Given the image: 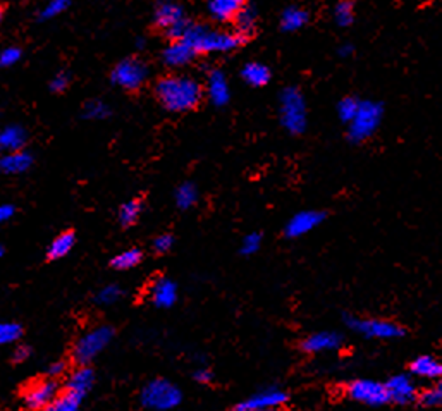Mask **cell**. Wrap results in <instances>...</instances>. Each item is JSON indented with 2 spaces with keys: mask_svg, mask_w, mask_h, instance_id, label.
Listing matches in <instances>:
<instances>
[{
  "mask_svg": "<svg viewBox=\"0 0 442 411\" xmlns=\"http://www.w3.org/2000/svg\"><path fill=\"white\" fill-rule=\"evenodd\" d=\"M112 338H114V330L107 325H100L97 329L90 330L74 346V360L79 365L90 363L112 341Z\"/></svg>",
  "mask_w": 442,
  "mask_h": 411,
  "instance_id": "cell-8",
  "label": "cell"
},
{
  "mask_svg": "<svg viewBox=\"0 0 442 411\" xmlns=\"http://www.w3.org/2000/svg\"><path fill=\"white\" fill-rule=\"evenodd\" d=\"M24 141H26V134L19 126H11L0 133V150L2 152H18L23 148Z\"/></svg>",
  "mask_w": 442,
  "mask_h": 411,
  "instance_id": "cell-23",
  "label": "cell"
},
{
  "mask_svg": "<svg viewBox=\"0 0 442 411\" xmlns=\"http://www.w3.org/2000/svg\"><path fill=\"white\" fill-rule=\"evenodd\" d=\"M195 380L200 384H210L212 380H214V375H212V372L208 370V368H198V370L195 372Z\"/></svg>",
  "mask_w": 442,
  "mask_h": 411,
  "instance_id": "cell-42",
  "label": "cell"
},
{
  "mask_svg": "<svg viewBox=\"0 0 442 411\" xmlns=\"http://www.w3.org/2000/svg\"><path fill=\"white\" fill-rule=\"evenodd\" d=\"M57 396V384L53 380L33 382L24 392V401L31 410H43Z\"/></svg>",
  "mask_w": 442,
  "mask_h": 411,
  "instance_id": "cell-14",
  "label": "cell"
},
{
  "mask_svg": "<svg viewBox=\"0 0 442 411\" xmlns=\"http://www.w3.org/2000/svg\"><path fill=\"white\" fill-rule=\"evenodd\" d=\"M243 79L252 86H265L270 81V69L260 62H250L243 67Z\"/></svg>",
  "mask_w": 442,
  "mask_h": 411,
  "instance_id": "cell-24",
  "label": "cell"
},
{
  "mask_svg": "<svg viewBox=\"0 0 442 411\" xmlns=\"http://www.w3.org/2000/svg\"><path fill=\"white\" fill-rule=\"evenodd\" d=\"M141 213V201L140 200H131L128 203H124L119 210V220L123 225H131L135 224Z\"/></svg>",
  "mask_w": 442,
  "mask_h": 411,
  "instance_id": "cell-33",
  "label": "cell"
},
{
  "mask_svg": "<svg viewBox=\"0 0 442 411\" xmlns=\"http://www.w3.org/2000/svg\"><path fill=\"white\" fill-rule=\"evenodd\" d=\"M74 241H76V239H74L73 233H62L61 236H57L56 239H53L52 245L48 246V251H47L48 258L57 260V258L66 257V255L73 250Z\"/></svg>",
  "mask_w": 442,
  "mask_h": 411,
  "instance_id": "cell-27",
  "label": "cell"
},
{
  "mask_svg": "<svg viewBox=\"0 0 442 411\" xmlns=\"http://www.w3.org/2000/svg\"><path fill=\"white\" fill-rule=\"evenodd\" d=\"M185 11L176 2L170 0H162L155 9V26L168 35L173 28H176L179 23L185 21Z\"/></svg>",
  "mask_w": 442,
  "mask_h": 411,
  "instance_id": "cell-15",
  "label": "cell"
},
{
  "mask_svg": "<svg viewBox=\"0 0 442 411\" xmlns=\"http://www.w3.org/2000/svg\"><path fill=\"white\" fill-rule=\"evenodd\" d=\"M344 324L354 334L364 335L366 339H377V341H394L406 334L403 325L394 320H384V318H364L358 315H344Z\"/></svg>",
  "mask_w": 442,
  "mask_h": 411,
  "instance_id": "cell-3",
  "label": "cell"
},
{
  "mask_svg": "<svg viewBox=\"0 0 442 411\" xmlns=\"http://www.w3.org/2000/svg\"><path fill=\"white\" fill-rule=\"evenodd\" d=\"M382 121V106L381 103L370 102H360L356 116L348 126V136L351 141H365L377 131L379 124Z\"/></svg>",
  "mask_w": 442,
  "mask_h": 411,
  "instance_id": "cell-6",
  "label": "cell"
},
{
  "mask_svg": "<svg viewBox=\"0 0 442 411\" xmlns=\"http://www.w3.org/2000/svg\"><path fill=\"white\" fill-rule=\"evenodd\" d=\"M68 6H69V0H50V2L47 4V7H45L43 12H41V18L47 19V18H52V16L61 14L62 11H66V7Z\"/></svg>",
  "mask_w": 442,
  "mask_h": 411,
  "instance_id": "cell-38",
  "label": "cell"
},
{
  "mask_svg": "<svg viewBox=\"0 0 442 411\" xmlns=\"http://www.w3.org/2000/svg\"><path fill=\"white\" fill-rule=\"evenodd\" d=\"M173 243H174L173 236H169V234H162V236H158L155 241H153V248H155L157 253H165V251H169L170 248H173Z\"/></svg>",
  "mask_w": 442,
  "mask_h": 411,
  "instance_id": "cell-40",
  "label": "cell"
},
{
  "mask_svg": "<svg viewBox=\"0 0 442 411\" xmlns=\"http://www.w3.org/2000/svg\"><path fill=\"white\" fill-rule=\"evenodd\" d=\"M147 74V66L140 59H126V61L119 62L112 71V79L124 90L136 91L143 86Z\"/></svg>",
  "mask_w": 442,
  "mask_h": 411,
  "instance_id": "cell-9",
  "label": "cell"
},
{
  "mask_svg": "<svg viewBox=\"0 0 442 411\" xmlns=\"http://www.w3.org/2000/svg\"><path fill=\"white\" fill-rule=\"evenodd\" d=\"M308 21V12L299 9V7H289L282 12L281 18V28L284 31H296V29L303 28Z\"/></svg>",
  "mask_w": 442,
  "mask_h": 411,
  "instance_id": "cell-25",
  "label": "cell"
},
{
  "mask_svg": "<svg viewBox=\"0 0 442 411\" xmlns=\"http://www.w3.org/2000/svg\"><path fill=\"white\" fill-rule=\"evenodd\" d=\"M68 85H69V76L66 73H61L52 79L50 88H52L53 91H57V93H61V91H64L66 88H68Z\"/></svg>",
  "mask_w": 442,
  "mask_h": 411,
  "instance_id": "cell-41",
  "label": "cell"
},
{
  "mask_svg": "<svg viewBox=\"0 0 442 411\" xmlns=\"http://www.w3.org/2000/svg\"><path fill=\"white\" fill-rule=\"evenodd\" d=\"M339 52H341V56H344V57H346V56H349V54L353 52V47H349V45H344V47L341 49Z\"/></svg>",
  "mask_w": 442,
  "mask_h": 411,
  "instance_id": "cell-47",
  "label": "cell"
},
{
  "mask_svg": "<svg viewBox=\"0 0 442 411\" xmlns=\"http://www.w3.org/2000/svg\"><path fill=\"white\" fill-rule=\"evenodd\" d=\"M181 400V389L165 379L152 380L141 391V402H143L145 408L155 411H168L176 408Z\"/></svg>",
  "mask_w": 442,
  "mask_h": 411,
  "instance_id": "cell-4",
  "label": "cell"
},
{
  "mask_svg": "<svg viewBox=\"0 0 442 411\" xmlns=\"http://www.w3.org/2000/svg\"><path fill=\"white\" fill-rule=\"evenodd\" d=\"M410 373L413 377L425 380L442 379V360L433 355H420L411 360Z\"/></svg>",
  "mask_w": 442,
  "mask_h": 411,
  "instance_id": "cell-16",
  "label": "cell"
},
{
  "mask_svg": "<svg viewBox=\"0 0 442 411\" xmlns=\"http://www.w3.org/2000/svg\"><path fill=\"white\" fill-rule=\"evenodd\" d=\"M262 246V236L258 233L248 234L241 243V253L243 255H255Z\"/></svg>",
  "mask_w": 442,
  "mask_h": 411,
  "instance_id": "cell-36",
  "label": "cell"
},
{
  "mask_svg": "<svg viewBox=\"0 0 442 411\" xmlns=\"http://www.w3.org/2000/svg\"><path fill=\"white\" fill-rule=\"evenodd\" d=\"M358 107H360V100L353 98V96H346L339 102L337 106V114H339V119L344 121V123H351L353 117L356 116Z\"/></svg>",
  "mask_w": 442,
  "mask_h": 411,
  "instance_id": "cell-35",
  "label": "cell"
},
{
  "mask_svg": "<svg viewBox=\"0 0 442 411\" xmlns=\"http://www.w3.org/2000/svg\"><path fill=\"white\" fill-rule=\"evenodd\" d=\"M23 334V329H21L19 324H14V322H0V346L11 345V342H16Z\"/></svg>",
  "mask_w": 442,
  "mask_h": 411,
  "instance_id": "cell-34",
  "label": "cell"
},
{
  "mask_svg": "<svg viewBox=\"0 0 442 411\" xmlns=\"http://www.w3.org/2000/svg\"><path fill=\"white\" fill-rule=\"evenodd\" d=\"M236 26H237V33L241 36L250 35L257 26V11L253 7H245L240 11V14L236 16Z\"/></svg>",
  "mask_w": 442,
  "mask_h": 411,
  "instance_id": "cell-29",
  "label": "cell"
},
{
  "mask_svg": "<svg viewBox=\"0 0 442 411\" xmlns=\"http://www.w3.org/2000/svg\"><path fill=\"white\" fill-rule=\"evenodd\" d=\"M2 253H4V250H2V246H0V257H2Z\"/></svg>",
  "mask_w": 442,
  "mask_h": 411,
  "instance_id": "cell-49",
  "label": "cell"
},
{
  "mask_svg": "<svg viewBox=\"0 0 442 411\" xmlns=\"http://www.w3.org/2000/svg\"><path fill=\"white\" fill-rule=\"evenodd\" d=\"M325 219V213L319 210H302L298 212L296 215H293L289 219V222L286 224V236L294 239V238H302L305 234L312 233V230L319 228Z\"/></svg>",
  "mask_w": 442,
  "mask_h": 411,
  "instance_id": "cell-12",
  "label": "cell"
},
{
  "mask_svg": "<svg viewBox=\"0 0 442 411\" xmlns=\"http://www.w3.org/2000/svg\"><path fill=\"white\" fill-rule=\"evenodd\" d=\"M243 9V0H210L208 12L217 21H232Z\"/></svg>",
  "mask_w": 442,
  "mask_h": 411,
  "instance_id": "cell-20",
  "label": "cell"
},
{
  "mask_svg": "<svg viewBox=\"0 0 442 411\" xmlns=\"http://www.w3.org/2000/svg\"><path fill=\"white\" fill-rule=\"evenodd\" d=\"M281 123L291 134H302L307 129V103L296 88L289 86L281 93Z\"/></svg>",
  "mask_w": 442,
  "mask_h": 411,
  "instance_id": "cell-5",
  "label": "cell"
},
{
  "mask_svg": "<svg viewBox=\"0 0 442 411\" xmlns=\"http://www.w3.org/2000/svg\"><path fill=\"white\" fill-rule=\"evenodd\" d=\"M158 102L170 112H186L195 108L202 100V86L193 78L165 76L155 86Z\"/></svg>",
  "mask_w": 442,
  "mask_h": 411,
  "instance_id": "cell-1",
  "label": "cell"
},
{
  "mask_svg": "<svg viewBox=\"0 0 442 411\" xmlns=\"http://www.w3.org/2000/svg\"><path fill=\"white\" fill-rule=\"evenodd\" d=\"M289 401V394L284 391L282 387H265L262 391H258L250 396L248 400L241 405L248 406V408H257V410H281L286 402Z\"/></svg>",
  "mask_w": 442,
  "mask_h": 411,
  "instance_id": "cell-13",
  "label": "cell"
},
{
  "mask_svg": "<svg viewBox=\"0 0 442 411\" xmlns=\"http://www.w3.org/2000/svg\"><path fill=\"white\" fill-rule=\"evenodd\" d=\"M14 215V207L12 205H0V224L9 220Z\"/></svg>",
  "mask_w": 442,
  "mask_h": 411,
  "instance_id": "cell-43",
  "label": "cell"
},
{
  "mask_svg": "<svg viewBox=\"0 0 442 411\" xmlns=\"http://www.w3.org/2000/svg\"><path fill=\"white\" fill-rule=\"evenodd\" d=\"M197 56L198 54L195 52V49L191 47L190 44H186L185 40H174L173 44L165 49L164 61L168 62L169 66L179 67V66L187 64V62H191Z\"/></svg>",
  "mask_w": 442,
  "mask_h": 411,
  "instance_id": "cell-18",
  "label": "cell"
},
{
  "mask_svg": "<svg viewBox=\"0 0 442 411\" xmlns=\"http://www.w3.org/2000/svg\"><path fill=\"white\" fill-rule=\"evenodd\" d=\"M33 163V157L28 152H9L0 157V174H21L28 171Z\"/></svg>",
  "mask_w": 442,
  "mask_h": 411,
  "instance_id": "cell-19",
  "label": "cell"
},
{
  "mask_svg": "<svg viewBox=\"0 0 442 411\" xmlns=\"http://www.w3.org/2000/svg\"><path fill=\"white\" fill-rule=\"evenodd\" d=\"M2 18H4V9L0 7V23H2Z\"/></svg>",
  "mask_w": 442,
  "mask_h": 411,
  "instance_id": "cell-48",
  "label": "cell"
},
{
  "mask_svg": "<svg viewBox=\"0 0 442 411\" xmlns=\"http://www.w3.org/2000/svg\"><path fill=\"white\" fill-rule=\"evenodd\" d=\"M141 262V251L133 248V250H126L123 253H119L118 257L112 260V265L119 270H128V268L136 267L138 263Z\"/></svg>",
  "mask_w": 442,
  "mask_h": 411,
  "instance_id": "cell-31",
  "label": "cell"
},
{
  "mask_svg": "<svg viewBox=\"0 0 442 411\" xmlns=\"http://www.w3.org/2000/svg\"><path fill=\"white\" fill-rule=\"evenodd\" d=\"M81 400H83L81 396L68 391L61 394V396H56V400L45 406L41 411H78Z\"/></svg>",
  "mask_w": 442,
  "mask_h": 411,
  "instance_id": "cell-28",
  "label": "cell"
},
{
  "mask_svg": "<svg viewBox=\"0 0 442 411\" xmlns=\"http://www.w3.org/2000/svg\"><path fill=\"white\" fill-rule=\"evenodd\" d=\"M334 18H336V23L343 28L353 24L354 7H353L351 0H341V2H337V6L334 9Z\"/></svg>",
  "mask_w": 442,
  "mask_h": 411,
  "instance_id": "cell-32",
  "label": "cell"
},
{
  "mask_svg": "<svg viewBox=\"0 0 442 411\" xmlns=\"http://www.w3.org/2000/svg\"><path fill=\"white\" fill-rule=\"evenodd\" d=\"M120 298V289L118 286H106L103 289H100L97 295V301L102 305H112L115 303Z\"/></svg>",
  "mask_w": 442,
  "mask_h": 411,
  "instance_id": "cell-37",
  "label": "cell"
},
{
  "mask_svg": "<svg viewBox=\"0 0 442 411\" xmlns=\"http://www.w3.org/2000/svg\"><path fill=\"white\" fill-rule=\"evenodd\" d=\"M208 96L215 106H226L229 100L227 79L220 71H214L208 76Z\"/></svg>",
  "mask_w": 442,
  "mask_h": 411,
  "instance_id": "cell-21",
  "label": "cell"
},
{
  "mask_svg": "<svg viewBox=\"0 0 442 411\" xmlns=\"http://www.w3.org/2000/svg\"><path fill=\"white\" fill-rule=\"evenodd\" d=\"M183 40L190 44L197 54H210L231 52V50L240 47L245 39L240 33L210 31L207 26H198V24L191 23Z\"/></svg>",
  "mask_w": 442,
  "mask_h": 411,
  "instance_id": "cell-2",
  "label": "cell"
},
{
  "mask_svg": "<svg viewBox=\"0 0 442 411\" xmlns=\"http://www.w3.org/2000/svg\"><path fill=\"white\" fill-rule=\"evenodd\" d=\"M343 334L336 333V330H319V333L308 334L307 338L299 342V350L307 355H320L339 350V347L343 346Z\"/></svg>",
  "mask_w": 442,
  "mask_h": 411,
  "instance_id": "cell-11",
  "label": "cell"
},
{
  "mask_svg": "<svg viewBox=\"0 0 442 411\" xmlns=\"http://www.w3.org/2000/svg\"><path fill=\"white\" fill-rule=\"evenodd\" d=\"M346 396L365 406H384L389 402L386 384L374 379H356L346 385Z\"/></svg>",
  "mask_w": 442,
  "mask_h": 411,
  "instance_id": "cell-7",
  "label": "cell"
},
{
  "mask_svg": "<svg viewBox=\"0 0 442 411\" xmlns=\"http://www.w3.org/2000/svg\"><path fill=\"white\" fill-rule=\"evenodd\" d=\"M66 370V363L64 362H56L48 367V373L50 375H61L62 372Z\"/></svg>",
  "mask_w": 442,
  "mask_h": 411,
  "instance_id": "cell-45",
  "label": "cell"
},
{
  "mask_svg": "<svg viewBox=\"0 0 442 411\" xmlns=\"http://www.w3.org/2000/svg\"><path fill=\"white\" fill-rule=\"evenodd\" d=\"M384 384H386L389 402L393 405L404 406L418 401V385H416L415 377L411 373H396Z\"/></svg>",
  "mask_w": 442,
  "mask_h": 411,
  "instance_id": "cell-10",
  "label": "cell"
},
{
  "mask_svg": "<svg viewBox=\"0 0 442 411\" xmlns=\"http://www.w3.org/2000/svg\"><path fill=\"white\" fill-rule=\"evenodd\" d=\"M21 59V50L16 47H11L7 50H4L2 56H0V66H12L16 64Z\"/></svg>",
  "mask_w": 442,
  "mask_h": 411,
  "instance_id": "cell-39",
  "label": "cell"
},
{
  "mask_svg": "<svg viewBox=\"0 0 442 411\" xmlns=\"http://www.w3.org/2000/svg\"><path fill=\"white\" fill-rule=\"evenodd\" d=\"M198 200V191L195 188V184L191 183H185L178 188L176 191V203L179 205V208H190L197 203Z\"/></svg>",
  "mask_w": 442,
  "mask_h": 411,
  "instance_id": "cell-30",
  "label": "cell"
},
{
  "mask_svg": "<svg viewBox=\"0 0 442 411\" xmlns=\"http://www.w3.org/2000/svg\"><path fill=\"white\" fill-rule=\"evenodd\" d=\"M229 411H281V410H257V408H248L245 405H237L235 410H229Z\"/></svg>",
  "mask_w": 442,
  "mask_h": 411,
  "instance_id": "cell-46",
  "label": "cell"
},
{
  "mask_svg": "<svg viewBox=\"0 0 442 411\" xmlns=\"http://www.w3.org/2000/svg\"><path fill=\"white\" fill-rule=\"evenodd\" d=\"M30 347H26V346H19L18 350H16V353H14V360L16 362H23V360H26L28 356H30Z\"/></svg>",
  "mask_w": 442,
  "mask_h": 411,
  "instance_id": "cell-44",
  "label": "cell"
},
{
  "mask_svg": "<svg viewBox=\"0 0 442 411\" xmlns=\"http://www.w3.org/2000/svg\"><path fill=\"white\" fill-rule=\"evenodd\" d=\"M93 380H95L93 370L83 365V367H79L78 370L69 377L68 391L78 394V396L83 397L86 392L90 391L91 385H93Z\"/></svg>",
  "mask_w": 442,
  "mask_h": 411,
  "instance_id": "cell-22",
  "label": "cell"
},
{
  "mask_svg": "<svg viewBox=\"0 0 442 411\" xmlns=\"http://www.w3.org/2000/svg\"><path fill=\"white\" fill-rule=\"evenodd\" d=\"M418 401L425 408H439L442 406V379L432 380L431 385H427L418 394Z\"/></svg>",
  "mask_w": 442,
  "mask_h": 411,
  "instance_id": "cell-26",
  "label": "cell"
},
{
  "mask_svg": "<svg viewBox=\"0 0 442 411\" xmlns=\"http://www.w3.org/2000/svg\"><path fill=\"white\" fill-rule=\"evenodd\" d=\"M150 296H152V301L157 306L169 308L178 300V286L170 279L160 278L153 283L152 289H150Z\"/></svg>",
  "mask_w": 442,
  "mask_h": 411,
  "instance_id": "cell-17",
  "label": "cell"
}]
</instances>
